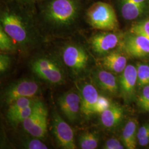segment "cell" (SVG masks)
Returning <instances> with one entry per match:
<instances>
[{"instance_id": "1", "label": "cell", "mask_w": 149, "mask_h": 149, "mask_svg": "<svg viewBox=\"0 0 149 149\" xmlns=\"http://www.w3.org/2000/svg\"><path fill=\"white\" fill-rule=\"evenodd\" d=\"M1 26L10 37L21 45L29 43L32 38L29 19L21 11L6 7L1 13Z\"/></svg>"}, {"instance_id": "2", "label": "cell", "mask_w": 149, "mask_h": 149, "mask_svg": "<svg viewBox=\"0 0 149 149\" xmlns=\"http://www.w3.org/2000/svg\"><path fill=\"white\" fill-rule=\"evenodd\" d=\"M79 13V5L76 0H52L43 11L47 21L58 26L71 24L76 19Z\"/></svg>"}, {"instance_id": "3", "label": "cell", "mask_w": 149, "mask_h": 149, "mask_svg": "<svg viewBox=\"0 0 149 149\" xmlns=\"http://www.w3.org/2000/svg\"><path fill=\"white\" fill-rule=\"evenodd\" d=\"M87 19L93 28L103 31H114L117 28L116 13L112 6L103 2H97L89 7Z\"/></svg>"}, {"instance_id": "4", "label": "cell", "mask_w": 149, "mask_h": 149, "mask_svg": "<svg viewBox=\"0 0 149 149\" xmlns=\"http://www.w3.org/2000/svg\"><path fill=\"white\" fill-rule=\"evenodd\" d=\"M22 125L24 130L34 138H44L47 133L48 111L43 102L34 103L31 114L25 119Z\"/></svg>"}, {"instance_id": "5", "label": "cell", "mask_w": 149, "mask_h": 149, "mask_svg": "<svg viewBox=\"0 0 149 149\" xmlns=\"http://www.w3.org/2000/svg\"><path fill=\"white\" fill-rule=\"evenodd\" d=\"M32 71L39 78L52 85L64 82L63 71L57 63L47 57H40L31 63Z\"/></svg>"}, {"instance_id": "6", "label": "cell", "mask_w": 149, "mask_h": 149, "mask_svg": "<svg viewBox=\"0 0 149 149\" xmlns=\"http://www.w3.org/2000/svg\"><path fill=\"white\" fill-rule=\"evenodd\" d=\"M39 90V85L36 80L25 78L8 86L3 93V98L6 104L10 105L21 98H33L38 95Z\"/></svg>"}, {"instance_id": "7", "label": "cell", "mask_w": 149, "mask_h": 149, "mask_svg": "<svg viewBox=\"0 0 149 149\" xmlns=\"http://www.w3.org/2000/svg\"><path fill=\"white\" fill-rule=\"evenodd\" d=\"M62 55L65 64L76 74L84 71L88 63V54L84 48L78 45H67Z\"/></svg>"}, {"instance_id": "8", "label": "cell", "mask_w": 149, "mask_h": 149, "mask_svg": "<svg viewBox=\"0 0 149 149\" xmlns=\"http://www.w3.org/2000/svg\"><path fill=\"white\" fill-rule=\"evenodd\" d=\"M52 130L58 144L61 148H77L72 129L56 111H54L53 114Z\"/></svg>"}, {"instance_id": "9", "label": "cell", "mask_w": 149, "mask_h": 149, "mask_svg": "<svg viewBox=\"0 0 149 149\" xmlns=\"http://www.w3.org/2000/svg\"><path fill=\"white\" fill-rule=\"evenodd\" d=\"M118 83L119 93L124 101L127 103L133 101L135 98L138 87L136 67L128 65L120 75Z\"/></svg>"}, {"instance_id": "10", "label": "cell", "mask_w": 149, "mask_h": 149, "mask_svg": "<svg viewBox=\"0 0 149 149\" xmlns=\"http://www.w3.org/2000/svg\"><path fill=\"white\" fill-rule=\"evenodd\" d=\"M124 52L134 58H142L149 56V40L143 36L130 33L122 41Z\"/></svg>"}, {"instance_id": "11", "label": "cell", "mask_w": 149, "mask_h": 149, "mask_svg": "<svg viewBox=\"0 0 149 149\" xmlns=\"http://www.w3.org/2000/svg\"><path fill=\"white\" fill-rule=\"evenodd\" d=\"M58 103L61 112L71 122L77 119L81 110V97L79 92L68 91L58 98Z\"/></svg>"}, {"instance_id": "12", "label": "cell", "mask_w": 149, "mask_h": 149, "mask_svg": "<svg viewBox=\"0 0 149 149\" xmlns=\"http://www.w3.org/2000/svg\"><path fill=\"white\" fill-rule=\"evenodd\" d=\"M81 97V111L86 116L94 114V108L99 97L96 87L87 82L77 84Z\"/></svg>"}, {"instance_id": "13", "label": "cell", "mask_w": 149, "mask_h": 149, "mask_svg": "<svg viewBox=\"0 0 149 149\" xmlns=\"http://www.w3.org/2000/svg\"><path fill=\"white\" fill-rule=\"evenodd\" d=\"M120 37L114 33H101L95 34L91 39L93 50L99 55H106L111 52L120 43Z\"/></svg>"}, {"instance_id": "14", "label": "cell", "mask_w": 149, "mask_h": 149, "mask_svg": "<svg viewBox=\"0 0 149 149\" xmlns=\"http://www.w3.org/2000/svg\"><path fill=\"white\" fill-rule=\"evenodd\" d=\"M149 0H120V10L123 18L135 20L143 16L148 9Z\"/></svg>"}, {"instance_id": "15", "label": "cell", "mask_w": 149, "mask_h": 149, "mask_svg": "<svg viewBox=\"0 0 149 149\" xmlns=\"http://www.w3.org/2000/svg\"><path fill=\"white\" fill-rule=\"evenodd\" d=\"M95 80L97 86L107 94L116 96L119 93L118 81L112 72L107 70H98L95 76Z\"/></svg>"}, {"instance_id": "16", "label": "cell", "mask_w": 149, "mask_h": 149, "mask_svg": "<svg viewBox=\"0 0 149 149\" xmlns=\"http://www.w3.org/2000/svg\"><path fill=\"white\" fill-rule=\"evenodd\" d=\"M124 111L122 107L117 103H111L106 110L101 113V122L107 129L117 127L122 121Z\"/></svg>"}, {"instance_id": "17", "label": "cell", "mask_w": 149, "mask_h": 149, "mask_svg": "<svg viewBox=\"0 0 149 149\" xmlns=\"http://www.w3.org/2000/svg\"><path fill=\"white\" fill-rule=\"evenodd\" d=\"M127 56L119 51H112L102 59V64L105 69L114 73H122L127 66Z\"/></svg>"}, {"instance_id": "18", "label": "cell", "mask_w": 149, "mask_h": 149, "mask_svg": "<svg viewBox=\"0 0 149 149\" xmlns=\"http://www.w3.org/2000/svg\"><path fill=\"white\" fill-rule=\"evenodd\" d=\"M138 123L134 119H130L125 124L122 133V143L128 149H134L136 146Z\"/></svg>"}, {"instance_id": "19", "label": "cell", "mask_w": 149, "mask_h": 149, "mask_svg": "<svg viewBox=\"0 0 149 149\" xmlns=\"http://www.w3.org/2000/svg\"><path fill=\"white\" fill-rule=\"evenodd\" d=\"M99 137L95 132L86 131L80 135L79 144L82 149H96L98 145Z\"/></svg>"}, {"instance_id": "20", "label": "cell", "mask_w": 149, "mask_h": 149, "mask_svg": "<svg viewBox=\"0 0 149 149\" xmlns=\"http://www.w3.org/2000/svg\"><path fill=\"white\" fill-rule=\"evenodd\" d=\"M35 101L31 98L23 97L13 102L9 105V108L7 112V118L9 120L17 113L21 111L23 109L31 105Z\"/></svg>"}, {"instance_id": "21", "label": "cell", "mask_w": 149, "mask_h": 149, "mask_svg": "<svg viewBox=\"0 0 149 149\" xmlns=\"http://www.w3.org/2000/svg\"><path fill=\"white\" fill-rule=\"evenodd\" d=\"M136 67L138 87L141 88L145 86H149V65L138 64Z\"/></svg>"}, {"instance_id": "22", "label": "cell", "mask_w": 149, "mask_h": 149, "mask_svg": "<svg viewBox=\"0 0 149 149\" xmlns=\"http://www.w3.org/2000/svg\"><path fill=\"white\" fill-rule=\"evenodd\" d=\"M130 33L143 36L149 40V18L134 24L130 29Z\"/></svg>"}, {"instance_id": "23", "label": "cell", "mask_w": 149, "mask_h": 149, "mask_svg": "<svg viewBox=\"0 0 149 149\" xmlns=\"http://www.w3.org/2000/svg\"><path fill=\"white\" fill-rule=\"evenodd\" d=\"M141 89V92L137 97V104L142 111L149 113V86Z\"/></svg>"}, {"instance_id": "24", "label": "cell", "mask_w": 149, "mask_h": 149, "mask_svg": "<svg viewBox=\"0 0 149 149\" xmlns=\"http://www.w3.org/2000/svg\"><path fill=\"white\" fill-rule=\"evenodd\" d=\"M35 102L31 105L27 107L22 110L21 111L17 113L16 115L11 118L8 120L13 125H17L20 123H22L25 119H26L31 114L34 108Z\"/></svg>"}, {"instance_id": "25", "label": "cell", "mask_w": 149, "mask_h": 149, "mask_svg": "<svg viewBox=\"0 0 149 149\" xmlns=\"http://www.w3.org/2000/svg\"><path fill=\"white\" fill-rule=\"evenodd\" d=\"M11 38L4 31L2 26L0 27V49L2 51H11L14 49V44Z\"/></svg>"}, {"instance_id": "26", "label": "cell", "mask_w": 149, "mask_h": 149, "mask_svg": "<svg viewBox=\"0 0 149 149\" xmlns=\"http://www.w3.org/2000/svg\"><path fill=\"white\" fill-rule=\"evenodd\" d=\"M23 146L25 149H47L46 145L41 141L39 139H29L23 142Z\"/></svg>"}, {"instance_id": "27", "label": "cell", "mask_w": 149, "mask_h": 149, "mask_svg": "<svg viewBox=\"0 0 149 149\" xmlns=\"http://www.w3.org/2000/svg\"><path fill=\"white\" fill-rule=\"evenodd\" d=\"M111 103L109 99L106 97L103 96H99L98 100L96 102V105L94 108L95 113H102L111 106Z\"/></svg>"}, {"instance_id": "28", "label": "cell", "mask_w": 149, "mask_h": 149, "mask_svg": "<svg viewBox=\"0 0 149 149\" xmlns=\"http://www.w3.org/2000/svg\"><path fill=\"white\" fill-rule=\"evenodd\" d=\"M124 147H125L124 145L119 140L113 138L107 140L103 146V148L105 149H123Z\"/></svg>"}, {"instance_id": "29", "label": "cell", "mask_w": 149, "mask_h": 149, "mask_svg": "<svg viewBox=\"0 0 149 149\" xmlns=\"http://www.w3.org/2000/svg\"><path fill=\"white\" fill-rule=\"evenodd\" d=\"M11 64L10 58L5 54L0 55V72L3 73L10 68Z\"/></svg>"}, {"instance_id": "30", "label": "cell", "mask_w": 149, "mask_h": 149, "mask_svg": "<svg viewBox=\"0 0 149 149\" xmlns=\"http://www.w3.org/2000/svg\"><path fill=\"white\" fill-rule=\"evenodd\" d=\"M149 134V124H145L143 126L141 127L138 130L137 133V139L141 138L142 137H144L146 135H148Z\"/></svg>"}, {"instance_id": "31", "label": "cell", "mask_w": 149, "mask_h": 149, "mask_svg": "<svg viewBox=\"0 0 149 149\" xmlns=\"http://www.w3.org/2000/svg\"><path fill=\"white\" fill-rule=\"evenodd\" d=\"M138 143L141 146H145L149 143V134L138 139Z\"/></svg>"}, {"instance_id": "32", "label": "cell", "mask_w": 149, "mask_h": 149, "mask_svg": "<svg viewBox=\"0 0 149 149\" xmlns=\"http://www.w3.org/2000/svg\"><path fill=\"white\" fill-rule=\"evenodd\" d=\"M16 2H21V3H29V2L32 1L33 0H15Z\"/></svg>"}]
</instances>
